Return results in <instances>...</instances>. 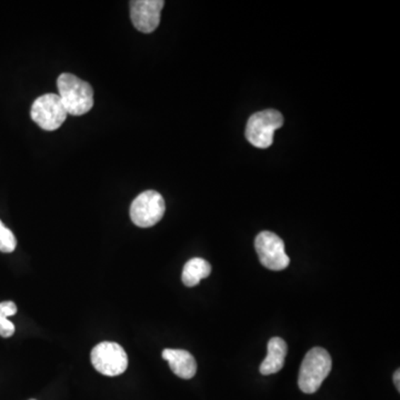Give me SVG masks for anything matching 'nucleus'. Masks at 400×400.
<instances>
[{
	"mask_svg": "<svg viewBox=\"0 0 400 400\" xmlns=\"http://www.w3.org/2000/svg\"><path fill=\"white\" fill-rule=\"evenodd\" d=\"M31 118L42 130L54 132L67 118V110L57 93H45L33 103Z\"/></svg>",
	"mask_w": 400,
	"mask_h": 400,
	"instance_id": "20e7f679",
	"label": "nucleus"
},
{
	"mask_svg": "<svg viewBox=\"0 0 400 400\" xmlns=\"http://www.w3.org/2000/svg\"><path fill=\"white\" fill-rule=\"evenodd\" d=\"M331 355L325 349L316 347L308 351L298 376V386L302 393H316L331 372Z\"/></svg>",
	"mask_w": 400,
	"mask_h": 400,
	"instance_id": "f03ea898",
	"label": "nucleus"
},
{
	"mask_svg": "<svg viewBox=\"0 0 400 400\" xmlns=\"http://www.w3.org/2000/svg\"><path fill=\"white\" fill-rule=\"evenodd\" d=\"M17 247V239L11 229H8L0 220V251L11 253Z\"/></svg>",
	"mask_w": 400,
	"mask_h": 400,
	"instance_id": "f8f14e48",
	"label": "nucleus"
},
{
	"mask_svg": "<svg viewBox=\"0 0 400 400\" xmlns=\"http://www.w3.org/2000/svg\"><path fill=\"white\" fill-rule=\"evenodd\" d=\"M17 314V306L13 302H0V315L8 318Z\"/></svg>",
	"mask_w": 400,
	"mask_h": 400,
	"instance_id": "4468645a",
	"label": "nucleus"
},
{
	"mask_svg": "<svg viewBox=\"0 0 400 400\" xmlns=\"http://www.w3.org/2000/svg\"><path fill=\"white\" fill-rule=\"evenodd\" d=\"M287 351L288 348H287V343L284 339L280 337L271 338L268 343L266 358L263 359L261 368H259L261 374L268 376V375L280 372L285 365Z\"/></svg>",
	"mask_w": 400,
	"mask_h": 400,
	"instance_id": "9d476101",
	"label": "nucleus"
},
{
	"mask_svg": "<svg viewBox=\"0 0 400 400\" xmlns=\"http://www.w3.org/2000/svg\"><path fill=\"white\" fill-rule=\"evenodd\" d=\"M15 333V326L8 318L0 315V336L3 338H9Z\"/></svg>",
	"mask_w": 400,
	"mask_h": 400,
	"instance_id": "ddd939ff",
	"label": "nucleus"
},
{
	"mask_svg": "<svg viewBox=\"0 0 400 400\" xmlns=\"http://www.w3.org/2000/svg\"><path fill=\"white\" fill-rule=\"evenodd\" d=\"M400 372L399 370L394 374V384L397 387L398 392H400Z\"/></svg>",
	"mask_w": 400,
	"mask_h": 400,
	"instance_id": "2eb2a0df",
	"label": "nucleus"
},
{
	"mask_svg": "<svg viewBox=\"0 0 400 400\" xmlns=\"http://www.w3.org/2000/svg\"><path fill=\"white\" fill-rule=\"evenodd\" d=\"M58 96L67 114L81 116L93 106V91L91 86L73 74H62L57 80Z\"/></svg>",
	"mask_w": 400,
	"mask_h": 400,
	"instance_id": "f257e3e1",
	"label": "nucleus"
},
{
	"mask_svg": "<svg viewBox=\"0 0 400 400\" xmlns=\"http://www.w3.org/2000/svg\"><path fill=\"white\" fill-rule=\"evenodd\" d=\"M165 210V200L159 193L155 190L144 191L132 202L130 218L138 227H153L164 217Z\"/></svg>",
	"mask_w": 400,
	"mask_h": 400,
	"instance_id": "423d86ee",
	"label": "nucleus"
},
{
	"mask_svg": "<svg viewBox=\"0 0 400 400\" xmlns=\"http://www.w3.org/2000/svg\"><path fill=\"white\" fill-rule=\"evenodd\" d=\"M91 359L95 370L109 377L124 374L128 367V356L125 349L110 341L98 343L91 350Z\"/></svg>",
	"mask_w": 400,
	"mask_h": 400,
	"instance_id": "39448f33",
	"label": "nucleus"
},
{
	"mask_svg": "<svg viewBox=\"0 0 400 400\" xmlns=\"http://www.w3.org/2000/svg\"><path fill=\"white\" fill-rule=\"evenodd\" d=\"M165 1L163 0H134L130 1V18L137 30L150 34L157 29L160 13Z\"/></svg>",
	"mask_w": 400,
	"mask_h": 400,
	"instance_id": "6e6552de",
	"label": "nucleus"
},
{
	"mask_svg": "<svg viewBox=\"0 0 400 400\" xmlns=\"http://www.w3.org/2000/svg\"><path fill=\"white\" fill-rule=\"evenodd\" d=\"M163 358L167 360L171 372L183 378L191 379L197 372V362L194 356L183 349H165Z\"/></svg>",
	"mask_w": 400,
	"mask_h": 400,
	"instance_id": "1a4fd4ad",
	"label": "nucleus"
},
{
	"mask_svg": "<svg viewBox=\"0 0 400 400\" xmlns=\"http://www.w3.org/2000/svg\"><path fill=\"white\" fill-rule=\"evenodd\" d=\"M212 273V266L208 261L202 258H193L187 261L183 267L181 279L185 286L194 287L204 278L210 276Z\"/></svg>",
	"mask_w": 400,
	"mask_h": 400,
	"instance_id": "9b49d317",
	"label": "nucleus"
},
{
	"mask_svg": "<svg viewBox=\"0 0 400 400\" xmlns=\"http://www.w3.org/2000/svg\"><path fill=\"white\" fill-rule=\"evenodd\" d=\"M284 125V117L274 109L256 113L248 120L246 138L257 148L270 147L274 142V134Z\"/></svg>",
	"mask_w": 400,
	"mask_h": 400,
	"instance_id": "7ed1b4c3",
	"label": "nucleus"
},
{
	"mask_svg": "<svg viewBox=\"0 0 400 400\" xmlns=\"http://www.w3.org/2000/svg\"><path fill=\"white\" fill-rule=\"evenodd\" d=\"M30 400H35V399H30Z\"/></svg>",
	"mask_w": 400,
	"mask_h": 400,
	"instance_id": "dca6fc26",
	"label": "nucleus"
},
{
	"mask_svg": "<svg viewBox=\"0 0 400 400\" xmlns=\"http://www.w3.org/2000/svg\"><path fill=\"white\" fill-rule=\"evenodd\" d=\"M256 251L263 266L270 270L280 271L290 266V259L285 251L282 238L271 232H263L255 240Z\"/></svg>",
	"mask_w": 400,
	"mask_h": 400,
	"instance_id": "0eeeda50",
	"label": "nucleus"
}]
</instances>
